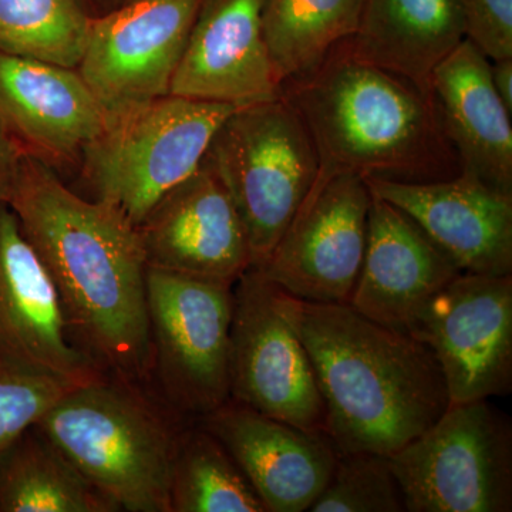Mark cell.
Wrapping results in <instances>:
<instances>
[{"label": "cell", "instance_id": "cell-22", "mask_svg": "<svg viewBox=\"0 0 512 512\" xmlns=\"http://www.w3.org/2000/svg\"><path fill=\"white\" fill-rule=\"evenodd\" d=\"M37 426L0 454V512H116Z\"/></svg>", "mask_w": 512, "mask_h": 512}, {"label": "cell", "instance_id": "cell-28", "mask_svg": "<svg viewBox=\"0 0 512 512\" xmlns=\"http://www.w3.org/2000/svg\"><path fill=\"white\" fill-rule=\"evenodd\" d=\"M464 35L488 60L512 57V0H460Z\"/></svg>", "mask_w": 512, "mask_h": 512}, {"label": "cell", "instance_id": "cell-25", "mask_svg": "<svg viewBox=\"0 0 512 512\" xmlns=\"http://www.w3.org/2000/svg\"><path fill=\"white\" fill-rule=\"evenodd\" d=\"M92 19L82 0H0V53L77 69Z\"/></svg>", "mask_w": 512, "mask_h": 512}, {"label": "cell", "instance_id": "cell-15", "mask_svg": "<svg viewBox=\"0 0 512 512\" xmlns=\"http://www.w3.org/2000/svg\"><path fill=\"white\" fill-rule=\"evenodd\" d=\"M365 181L373 195L406 212L463 274L512 275V195L464 173L433 183Z\"/></svg>", "mask_w": 512, "mask_h": 512}, {"label": "cell", "instance_id": "cell-13", "mask_svg": "<svg viewBox=\"0 0 512 512\" xmlns=\"http://www.w3.org/2000/svg\"><path fill=\"white\" fill-rule=\"evenodd\" d=\"M0 366L73 383L106 375L73 345L55 285L8 204H0Z\"/></svg>", "mask_w": 512, "mask_h": 512}, {"label": "cell", "instance_id": "cell-14", "mask_svg": "<svg viewBox=\"0 0 512 512\" xmlns=\"http://www.w3.org/2000/svg\"><path fill=\"white\" fill-rule=\"evenodd\" d=\"M137 229L150 268L237 282L252 266L237 207L205 160L154 205Z\"/></svg>", "mask_w": 512, "mask_h": 512}, {"label": "cell", "instance_id": "cell-5", "mask_svg": "<svg viewBox=\"0 0 512 512\" xmlns=\"http://www.w3.org/2000/svg\"><path fill=\"white\" fill-rule=\"evenodd\" d=\"M231 104L167 96L107 114L84 148L83 174L94 200L138 225L161 198L200 168Z\"/></svg>", "mask_w": 512, "mask_h": 512}, {"label": "cell", "instance_id": "cell-16", "mask_svg": "<svg viewBox=\"0 0 512 512\" xmlns=\"http://www.w3.org/2000/svg\"><path fill=\"white\" fill-rule=\"evenodd\" d=\"M197 423L227 448L266 512L309 511L338 461L325 433L299 429L234 400Z\"/></svg>", "mask_w": 512, "mask_h": 512}, {"label": "cell", "instance_id": "cell-18", "mask_svg": "<svg viewBox=\"0 0 512 512\" xmlns=\"http://www.w3.org/2000/svg\"><path fill=\"white\" fill-rule=\"evenodd\" d=\"M106 120L77 69L0 53V123L22 153L49 165L77 160Z\"/></svg>", "mask_w": 512, "mask_h": 512}, {"label": "cell", "instance_id": "cell-23", "mask_svg": "<svg viewBox=\"0 0 512 512\" xmlns=\"http://www.w3.org/2000/svg\"><path fill=\"white\" fill-rule=\"evenodd\" d=\"M363 0H265L262 29L279 87L355 35Z\"/></svg>", "mask_w": 512, "mask_h": 512}, {"label": "cell", "instance_id": "cell-11", "mask_svg": "<svg viewBox=\"0 0 512 512\" xmlns=\"http://www.w3.org/2000/svg\"><path fill=\"white\" fill-rule=\"evenodd\" d=\"M202 0H130L92 19L77 66L107 114L170 94Z\"/></svg>", "mask_w": 512, "mask_h": 512}, {"label": "cell", "instance_id": "cell-20", "mask_svg": "<svg viewBox=\"0 0 512 512\" xmlns=\"http://www.w3.org/2000/svg\"><path fill=\"white\" fill-rule=\"evenodd\" d=\"M431 96L460 173L512 195V113L491 83L490 60L464 39L431 74Z\"/></svg>", "mask_w": 512, "mask_h": 512}, {"label": "cell", "instance_id": "cell-6", "mask_svg": "<svg viewBox=\"0 0 512 512\" xmlns=\"http://www.w3.org/2000/svg\"><path fill=\"white\" fill-rule=\"evenodd\" d=\"M204 160L237 207L251 268H261L318 177V153L305 124L281 96L239 107L218 128Z\"/></svg>", "mask_w": 512, "mask_h": 512}, {"label": "cell", "instance_id": "cell-30", "mask_svg": "<svg viewBox=\"0 0 512 512\" xmlns=\"http://www.w3.org/2000/svg\"><path fill=\"white\" fill-rule=\"evenodd\" d=\"M490 76L495 92L512 113V57L493 62L490 60Z\"/></svg>", "mask_w": 512, "mask_h": 512}, {"label": "cell", "instance_id": "cell-8", "mask_svg": "<svg viewBox=\"0 0 512 512\" xmlns=\"http://www.w3.org/2000/svg\"><path fill=\"white\" fill-rule=\"evenodd\" d=\"M407 512L512 511V429L490 400L450 404L390 454Z\"/></svg>", "mask_w": 512, "mask_h": 512}, {"label": "cell", "instance_id": "cell-17", "mask_svg": "<svg viewBox=\"0 0 512 512\" xmlns=\"http://www.w3.org/2000/svg\"><path fill=\"white\" fill-rule=\"evenodd\" d=\"M265 0H202L170 94L244 107L278 99L266 49Z\"/></svg>", "mask_w": 512, "mask_h": 512}, {"label": "cell", "instance_id": "cell-31", "mask_svg": "<svg viewBox=\"0 0 512 512\" xmlns=\"http://www.w3.org/2000/svg\"><path fill=\"white\" fill-rule=\"evenodd\" d=\"M93 2L99 3L101 8L106 9V12H110V10L119 8V6L124 5V3L130 2V0H93Z\"/></svg>", "mask_w": 512, "mask_h": 512}, {"label": "cell", "instance_id": "cell-26", "mask_svg": "<svg viewBox=\"0 0 512 512\" xmlns=\"http://www.w3.org/2000/svg\"><path fill=\"white\" fill-rule=\"evenodd\" d=\"M406 501L389 456L339 454L329 483L309 512H403Z\"/></svg>", "mask_w": 512, "mask_h": 512}, {"label": "cell", "instance_id": "cell-19", "mask_svg": "<svg viewBox=\"0 0 512 512\" xmlns=\"http://www.w3.org/2000/svg\"><path fill=\"white\" fill-rule=\"evenodd\" d=\"M463 274L406 214L370 192L365 256L349 305L407 333L427 302Z\"/></svg>", "mask_w": 512, "mask_h": 512}, {"label": "cell", "instance_id": "cell-27", "mask_svg": "<svg viewBox=\"0 0 512 512\" xmlns=\"http://www.w3.org/2000/svg\"><path fill=\"white\" fill-rule=\"evenodd\" d=\"M79 384L0 366V454Z\"/></svg>", "mask_w": 512, "mask_h": 512}, {"label": "cell", "instance_id": "cell-29", "mask_svg": "<svg viewBox=\"0 0 512 512\" xmlns=\"http://www.w3.org/2000/svg\"><path fill=\"white\" fill-rule=\"evenodd\" d=\"M22 151L0 123V204H8Z\"/></svg>", "mask_w": 512, "mask_h": 512}, {"label": "cell", "instance_id": "cell-3", "mask_svg": "<svg viewBox=\"0 0 512 512\" xmlns=\"http://www.w3.org/2000/svg\"><path fill=\"white\" fill-rule=\"evenodd\" d=\"M295 323L338 454H390L443 416L450 399L436 357L409 333L350 305L296 298Z\"/></svg>", "mask_w": 512, "mask_h": 512}, {"label": "cell", "instance_id": "cell-7", "mask_svg": "<svg viewBox=\"0 0 512 512\" xmlns=\"http://www.w3.org/2000/svg\"><path fill=\"white\" fill-rule=\"evenodd\" d=\"M234 284L147 268L148 384L185 420L229 400Z\"/></svg>", "mask_w": 512, "mask_h": 512}, {"label": "cell", "instance_id": "cell-4", "mask_svg": "<svg viewBox=\"0 0 512 512\" xmlns=\"http://www.w3.org/2000/svg\"><path fill=\"white\" fill-rule=\"evenodd\" d=\"M178 416L146 384L104 375L64 394L37 429L117 511L171 512Z\"/></svg>", "mask_w": 512, "mask_h": 512}, {"label": "cell", "instance_id": "cell-21", "mask_svg": "<svg viewBox=\"0 0 512 512\" xmlns=\"http://www.w3.org/2000/svg\"><path fill=\"white\" fill-rule=\"evenodd\" d=\"M464 35L460 0H363L357 56L431 92V74Z\"/></svg>", "mask_w": 512, "mask_h": 512}, {"label": "cell", "instance_id": "cell-1", "mask_svg": "<svg viewBox=\"0 0 512 512\" xmlns=\"http://www.w3.org/2000/svg\"><path fill=\"white\" fill-rule=\"evenodd\" d=\"M8 205L55 285L76 349L106 375L150 387L148 265L136 225L25 153Z\"/></svg>", "mask_w": 512, "mask_h": 512}, {"label": "cell", "instance_id": "cell-10", "mask_svg": "<svg viewBox=\"0 0 512 512\" xmlns=\"http://www.w3.org/2000/svg\"><path fill=\"white\" fill-rule=\"evenodd\" d=\"M407 333L436 357L450 404L511 393L512 275H458Z\"/></svg>", "mask_w": 512, "mask_h": 512}, {"label": "cell", "instance_id": "cell-2", "mask_svg": "<svg viewBox=\"0 0 512 512\" xmlns=\"http://www.w3.org/2000/svg\"><path fill=\"white\" fill-rule=\"evenodd\" d=\"M279 96L315 144V183L339 174L397 183H433L460 174L431 92L366 62L349 39L308 72L285 80Z\"/></svg>", "mask_w": 512, "mask_h": 512}, {"label": "cell", "instance_id": "cell-9", "mask_svg": "<svg viewBox=\"0 0 512 512\" xmlns=\"http://www.w3.org/2000/svg\"><path fill=\"white\" fill-rule=\"evenodd\" d=\"M296 298L249 268L234 284L229 400L313 433L325 404L295 323Z\"/></svg>", "mask_w": 512, "mask_h": 512}, {"label": "cell", "instance_id": "cell-24", "mask_svg": "<svg viewBox=\"0 0 512 512\" xmlns=\"http://www.w3.org/2000/svg\"><path fill=\"white\" fill-rule=\"evenodd\" d=\"M171 512H266L227 448L197 421L178 434L170 477Z\"/></svg>", "mask_w": 512, "mask_h": 512}, {"label": "cell", "instance_id": "cell-12", "mask_svg": "<svg viewBox=\"0 0 512 512\" xmlns=\"http://www.w3.org/2000/svg\"><path fill=\"white\" fill-rule=\"evenodd\" d=\"M369 205L370 191L359 175L313 184L258 271L301 301L349 305L365 256Z\"/></svg>", "mask_w": 512, "mask_h": 512}]
</instances>
